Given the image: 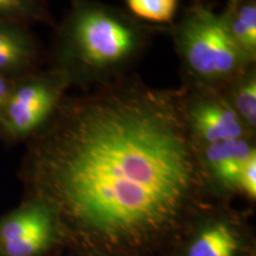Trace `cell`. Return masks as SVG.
<instances>
[{
    "instance_id": "1",
    "label": "cell",
    "mask_w": 256,
    "mask_h": 256,
    "mask_svg": "<svg viewBox=\"0 0 256 256\" xmlns=\"http://www.w3.org/2000/svg\"><path fill=\"white\" fill-rule=\"evenodd\" d=\"M185 101V89L126 78L63 98L32 136L38 200L107 242H139L174 226L198 185Z\"/></svg>"
},
{
    "instance_id": "2",
    "label": "cell",
    "mask_w": 256,
    "mask_h": 256,
    "mask_svg": "<svg viewBox=\"0 0 256 256\" xmlns=\"http://www.w3.org/2000/svg\"><path fill=\"white\" fill-rule=\"evenodd\" d=\"M148 28L112 6L72 0V8L60 28L55 64L70 86L104 84L119 78L145 50Z\"/></svg>"
},
{
    "instance_id": "3",
    "label": "cell",
    "mask_w": 256,
    "mask_h": 256,
    "mask_svg": "<svg viewBox=\"0 0 256 256\" xmlns=\"http://www.w3.org/2000/svg\"><path fill=\"white\" fill-rule=\"evenodd\" d=\"M176 50L196 87L220 89L255 62L236 43L222 14L203 5L190 8L176 25Z\"/></svg>"
},
{
    "instance_id": "4",
    "label": "cell",
    "mask_w": 256,
    "mask_h": 256,
    "mask_svg": "<svg viewBox=\"0 0 256 256\" xmlns=\"http://www.w3.org/2000/svg\"><path fill=\"white\" fill-rule=\"evenodd\" d=\"M69 87L68 78L54 66L16 78L0 110V133L12 140L32 138L55 114Z\"/></svg>"
},
{
    "instance_id": "5",
    "label": "cell",
    "mask_w": 256,
    "mask_h": 256,
    "mask_svg": "<svg viewBox=\"0 0 256 256\" xmlns=\"http://www.w3.org/2000/svg\"><path fill=\"white\" fill-rule=\"evenodd\" d=\"M194 92L186 90L185 113L198 145L248 136L247 127L220 89L196 87Z\"/></svg>"
},
{
    "instance_id": "6",
    "label": "cell",
    "mask_w": 256,
    "mask_h": 256,
    "mask_svg": "<svg viewBox=\"0 0 256 256\" xmlns=\"http://www.w3.org/2000/svg\"><path fill=\"white\" fill-rule=\"evenodd\" d=\"M40 50L26 24L0 20V75L11 80L36 72Z\"/></svg>"
},
{
    "instance_id": "7",
    "label": "cell",
    "mask_w": 256,
    "mask_h": 256,
    "mask_svg": "<svg viewBox=\"0 0 256 256\" xmlns=\"http://www.w3.org/2000/svg\"><path fill=\"white\" fill-rule=\"evenodd\" d=\"M202 147L204 164L214 178L229 190L238 188V179L246 162L256 151L248 138L224 140Z\"/></svg>"
},
{
    "instance_id": "8",
    "label": "cell",
    "mask_w": 256,
    "mask_h": 256,
    "mask_svg": "<svg viewBox=\"0 0 256 256\" xmlns=\"http://www.w3.org/2000/svg\"><path fill=\"white\" fill-rule=\"evenodd\" d=\"M236 43L252 60L256 57V5L254 0H230L222 14Z\"/></svg>"
},
{
    "instance_id": "9",
    "label": "cell",
    "mask_w": 256,
    "mask_h": 256,
    "mask_svg": "<svg viewBox=\"0 0 256 256\" xmlns=\"http://www.w3.org/2000/svg\"><path fill=\"white\" fill-rule=\"evenodd\" d=\"M238 246V236L228 224L216 223L200 234L188 256H235Z\"/></svg>"
},
{
    "instance_id": "10",
    "label": "cell",
    "mask_w": 256,
    "mask_h": 256,
    "mask_svg": "<svg viewBox=\"0 0 256 256\" xmlns=\"http://www.w3.org/2000/svg\"><path fill=\"white\" fill-rule=\"evenodd\" d=\"M232 110L247 127L254 132L256 127V75L249 69L229 84V92H224Z\"/></svg>"
},
{
    "instance_id": "11",
    "label": "cell",
    "mask_w": 256,
    "mask_h": 256,
    "mask_svg": "<svg viewBox=\"0 0 256 256\" xmlns=\"http://www.w3.org/2000/svg\"><path fill=\"white\" fill-rule=\"evenodd\" d=\"M50 12L46 0H0V20L28 24L50 22Z\"/></svg>"
},
{
    "instance_id": "12",
    "label": "cell",
    "mask_w": 256,
    "mask_h": 256,
    "mask_svg": "<svg viewBox=\"0 0 256 256\" xmlns=\"http://www.w3.org/2000/svg\"><path fill=\"white\" fill-rule=\"evenodd\" d=\"M136 17L153 23H171L178 8V0H126Z\"/></svg>"
},
{
    "instance_id": "13",
    "label": "cell",
    "mask_w": 256,
    "mask_h": 256,
    "mask_svg": "<svg viewBox=\"0 0 256 256\" xmlns=\"http://www.w3.org/2000/svg\"><path fill=\"white\" fill-rule=\"evenodd\" d=\"M55 236V226H46L25 236L17 242L0 247L5 256H36L50 247Z\"/></svg>"
},
{
    "instance_id": "14",
    "label": "cell",
    "mask_w": 256,
    "mask_h": 256,
    "mask_svg": "<svg viewBox=\"0 0 256 256\" xmlns=\"http://www.w3.org/2000/svg\"><path fill=\"white\" fill-rule=\"evenodd\" d=\"M238 188L244 192L252 200L256 197V153L252 154L244 168H243L238 179Z\"/></svg>"
},
{
    "instance_id": "15",
    "label": "cell",
    "mask_w": 256,
    "mask_h": 256,
    "mask_svg": "<svg viewBox=\"0 0 256 256\" xmlns=\"http://www.w3.org/2000/svg\"><path fill=\"white\" fill-rule=\"evenodd\" d=\"M14 80L0 75V106L4 104L6 98H8L10 92L12 90V87H14Z\"/></svg>"
},
{
    "instance_id": "16",
    "label": "cell",
    "mask_w": 256,
    "mask_h": 256,
    "mask_svg": "<svg viewBox=\"0 0 256 256\" xmlns=\"http://www.w3.org/2000/svg\"><path fill=\"white\" fill-rule=\"evenodd\" d=\"M0 110H2V106H0Z\"/></svg>"
}]
</instances>
